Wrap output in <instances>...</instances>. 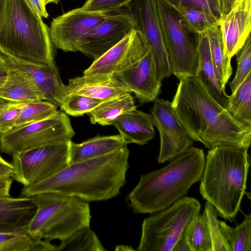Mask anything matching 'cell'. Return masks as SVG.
I'll use <instances>...</instances> for the list:
<instances>
[{
	"mask_svg": "<svg viewBox=\"0 0 251 251\" xmlns=\"http://www.w3.org/2000/svg\"><path fill=\"white\" fill-rule=\"evenodd\" d=\"M156 4L172 74L179 80L196 76L199 58L197 35L184 27L177 13L165 0H156Z\"/></svg>",
	"mask_w": 251,
	"mask_h": 251,
	"instance_id": "cell-8",
	"label": "cell"
},
{
	"mask_svg": "<svg viewBox=\"0 0 251 251\" xmlns=\"http://www.w3.org/2000/svg\"><path fill=\"white\" fill-rule=\"evenodd\" d=\"M27 1L32 9L41 17L47 18L49 17L44 0H27Z\"/></svg>",
	"mask_w": 251,
	"mask_h": 251,
	"instance_id": "cell-41",
	"label": "cell"
},
{
	"mask_svg": "<svg viewBox=\"0 0 251 251\" xmlns=\"http://www.w3.org/2000/svg\"><path fill=\"white\" fill-rule=\"evenodd\" d=\"M57 111V107L47 100H37L24 103L17 119L15 127L44 120Z\"/></svg>",
	"mask_w": 251,
	"mask_h": 251,
	"instance_id": "cell-33",
	"label": "cell"
},
{
	"mask_svg": "<svg viewBox=\"0 0 251 251\" xmlns=\"http://www.w3.org/2000/svg\"><path fill=\"white\" fill-rule=\"evenodd\" d=\"M222 234L231 251H251V215H245L243 222L235 227L218 220Z\"/></svg>",
	"mask_w": 251,
	"mask_h": 251,
	"instance_id": "cell-30",
	"label": "cell"
},
{
	"mask_svg": "<svg viewBox=\"0 0 251 251\" xmlns=\"http://www.w3.org/2000/svg\"><path fill=\"white\" fill-rule=\"evenodd\" d=\"M199 43V64L196 76L198 77L210 96L226 108L229 96L214 66L208 39L205 33L197 35Z\"/></svg>",
	"mask_w": 251,
	"mask_h": 251,
	"instance_id": "cell-23",
	"label": "cell"
},
{
	"mask_svg": "<svg viewBox=\"0 0 251 251\" xmlns=\"http://www.w3.org/2000/svg\"><path fill=\"white\" fill-rule=\"evenodd\" d=\"M3 56L9 66V73L6 80L0 88V98L21 103L45 100L44 95L30 77L13 65L6 55Z\"/></svg>",
	"mask_w": 251,
	"mask_h": 251,
	"instance_id": "cell-22",
	"label": "cell"
},
{
	"mask_svg": "<svg viewBox=\"0 0 251 251\" xmlns=\"http://www.w3.org/2000/svg\"><path fill=\"white\" fill-rule=\"evenodd\" d=\"M75 132L69 117L58 110L40 121L15 127L0 135V151L14 153L39 146L72 140Z\"/></svg>",
	"mask_w": 251,
	"mask_h": 251,
	"instance_id": "cell-9",
	"label": "cell"
},
{
	"mask_svg": "<svg viewBox=\"0 0 251 251\" xmlns=\"http://www.w3.org/2000/svg\"><path fill=\"white\" fill-rule=\"evenodd\" d=\"M60 0H44L46 5L50 3L57 4Z\"/></svg>",
	"mask_w": 251,
	"mask_h": 251,
	"instance_id": "cell-48",
	"label": "cell"
},
{
	"mask_svg": "<svg viewBox=\"0 0 251 251\" xmlns=\"http://www.w3.org/2000/svg\"><path fill=\"white\" fill-rule=\"evenodd\" d=\"M226 109L234 119L251 126V72L229 96Z\"/></svg>",
	"mask_w": 251,
	"mask_h": 251,
	"instance_id": "cell-27",
	"label": "cell"
},
{
	"mask_svg": "<svg viewBox=\"0 0 251 251\" xmlns=\"http://www.w3.org/2000/svg\"><path fill=\"white\" fill-rule=\"evenodd\" d=\"M115 250H121V251H131L134 250L131 247H128L127 246L122 245V246H117L115 248Z\"/></svg>",
	"mask_w": 251,
	"mask_h": 251,
	"instance_id": "cell-46",
	"label": "cell"
},
{
	"mask_svg": "<svg viewBox=\"0 0 251 251\" xmlns=\"http://www.w3.org/2000/svg\"><path fill=\"white\" fill-rule=\"evenodd\" d=\"M151 112L160 136L159 163L172 160L192 146L194 141L180 122L171 102L157 98Z\"/></svg>",
	"mask_w": 251,
	"mask_h": 251,
	"instance_id": "cell-12",
	"label": "cell"
},
{
	"mask_svg": "<svg viewBox=\"0 0 251 251\" xmlns=\"http://www.w3.org/2000/svg\"><path fill=\"white\" fill-rule=\"evenodd\" d=\"M237 62L235 77L229 83L232 93L251 72V37H248L242 48L235 54Z\"/></svg>",
	"mask_w": 251,
	"mask_h": 251,
	"instance_id": "cell-36",
	"label": "cell"
},
{
	"mask_svg": "<svg viewBox=\"0 0 251 251\" xmlns=\"http://www.w3.org/2000/svg\"><path fill=\"white\" fill-rule=\"evenodd\" d=\"M150 49L142 34L133 29L116 45L95 59L83 72V75H112L131 65Z\"/></svg>",
	"mask_w": 251,
	"mask_h": 251,
	"instance_id": "cell-15",
	"label": "cell"
},
{
	"mask_svg": "<svg viewBox=\"0 0 251 251\" xmlns=\"http://www.w3.org/2000/svg\"><path fill=\"white\" fill-rule=\"evenodd\" d=\"M205 158L202 149L192 146L166 166L141 175L127 196L132 210L136 213H154L185 196L200 180Z\"/></svg>",
	"mask_w": 251,
	"mask_h": 251,
	"instance_id": "cell-3",
	"label": "cell"
},
{
	"mask_svg": "<svg viewBox=\"0 0 251 251\" xmlns=\"http://www.w3.org/2000/svg\"></svg>",
	"mask_w": 251,
	"mask_h": 251,
	"instance_id": "cell-49",
	"label": "cell"
},
{
	"mask_svg": "<svg viewBox=\"0 0 251 251\" xmlns=\"http://www.w3.org/2000/svg\"><path fill=\"white\" fill-rule=\"evenodd\" d=\"M172 251H191V249L184 238L176 243Z\"/></svg>",
	"mask_w": 251,
	"mask_h": 251,
	"instance_id": "cell-45",
	"label": "cell"
},
{
	"mask_svg": "<svg viewBox=\"0 0 251 251\" xmlns=\"http://www.w3.org/2000/svg\"><path fill=\"white\" fill-rule=\"evenodd\" d=\"M129 151L126 147L94 158L71 164L50 177L24 186L20 196L56 193L87 202L106 201L120 193L126 182Z\"/></svg>",
	"mask_w": 251,
	"mask_h": 251,
	"instance_id": "cell-2",
	"label": "cell"
},
{
	"mask_svg": "<svg viewBox=\"0 0 251 251\" xmlns=\"http://www.w3.org/2000/svg\"><path fill=\"white\" fill-rule=\"evenodd\" d=\"M134 27L133 20L123 10L109 13L100 24L80 38L75 51H80L95 60L121 41Z\"/></svg>",
	"mask_w": 251,
	"mask_h": 251,
	"instance_id": "cell-13",
	"label": "cell"
},
{
	"mask_svg": "<svg viewBox=\"0 0 251 251\" xmlns=\"http://www.w3.org/2000/svg\"><path fill=\"white\" fill-rule=\"evenodd\" d=\"M132 0H87L81 7L84 10L102 14L118 12Z\"/></svg>",
	"mask_w": 251,
	"mask_h": 251,
	"instance_id": "cell-37",
	"label": "cell"
},
{
	"mask_svg": "<svg viewBox=\"0 0 251 251\" xmlns=\"http://www.w3.org/2000/svg\"><path fill=\"white\" fill-rule=\"evenodd\" d=\"M102 101L85 96L71 94L64 98L59 107L66 114L77 117L88 114Z\"/></svg>",
	"mask_w": 251,
	"mask_h": 251,
	"instance_id": "cell-34",
	"label": "cell"
},
{
	"mask_svg": "<svg viewBox=\"0 0 251 251\" xmlns=\"http://www.w3.org/2000/svg\"><path fill=\"white\" fill-rule=\"evenodd\" d=\"M112 125L127 144L144 145L155 135L151 114L137 109L120 115Z\"/></svg>",
	"mask_w": 251,
	"mask_h": 251,
	"instance_id": "cell-21",
	"label": "cell"
},
{
	"mask_svg": "<svg viewBox=\"0 0 251 251\" xmlns=\"http://www.w3.org/2000/svg\"><path fill=\"white\" fill-rule=\"evenodd\" d=\"M207 224L210 235L212 251H231L230 248L221 231L218 213L215 207L206 201L204 210Z\"/></svg>",
	"mask_w": 251,
	"mask_h": 251,
	"instance_id": "cell-35",
	"label": "cell"
},
{
	"mask_svg": "<svg viewBox=\"0 0 251 251\" xmlns=\"http://www.w3.org/2000/svg\"><path fill=\"white\" fill-rule=\"evenodd\" d=\"M176 5L195 9L220 18L215 0H165Z\"/></svg>",
	"mask_w": 251,
	"mask_h": 251,
	"instance_id": "cell-39",
	"label": "cell"
},
{
	"mask_svg": "<svg viewBox=\"0 0 251 251\" xmlns=\"http://www.w3.org/2000/svg\"><path fill=\"white\" fill-rule=\"evenodd\" d=\"M113 75L134 94L140 103L154 101L160 94L161 81L157 76L151 49L131 65Z\"/></svg>",
	"mask_w": 251,
	"mask_h": 251,
	"instance_id": "cell-16",
	"label": "cell"
},
{
	"mask_svg": "<svg viewBox=\"0 0 251 251\" xmlns=\"http://www.w3.org/2000/svg\"><path fill=\"white\" fill-rule=\"evenodd\" d=\"M0 54L56 66L49 27L27 0H0Z\"/></svg>",
	"mask_w": 251,
	"mask_h": 251,
	"instance_id": "cell-5",
	"label": "cell"
},
{
	"mask_svg": "<svg viewBox=\"0 0 251 251\" xmlns=\"http://www.w3.org/2000/svg\"><path fill=\"white\" fill-rule=\"evenodd\" d=\"M106 251L95 233L85 226L77 230L61 241L56 251Z\"/></svg>",
	"mask_w": 251,
	"mask_h": 251,
	"instance_id": "cell-31",
	"label": "cell"
},
{
	"mask_svg": "<svg viewBox=\"0 0 251 251\" xmlns=\"http://www.w3.org/2000/svg\"><path fill=\"white\" fill-rule=\"evenodd\" d=\"M165 1L176 11L182 25L191 33L204 34L218 25L219 18L212 14Z\"/></svg>",
	"mask_w": 251,
	"mask_h": 251,
	"instance_id": "cell-28",
	"label": "cell"
},
{
	"mask_svg": "<svg viewBox=\"0 0 251 251\" xmlns=\"http://www.w3.org/2000/svg\"><path fill=\"white\" fill-rule=\"evenodd\" d=\"M67 95L75 94L105 101L118 96L131 93L113 75H83L69 79Z\"/></svg>",
	"mask_w": 251,
	"mask_h": 251,
	"instance_id": "cell-19",
	"label": "cell"
},
{
	"mask_svg": "<svg viewBox=\"0 0 251 251\" xmlns=\"http://www.w3.org/2000/svg\"><path fill=\"white\" fill-rule=\"evenodd\" d=\"M226 56L230 59L251 35V0H236L230 11L219 19Z\"/></svg>",
	"mask_w": 251,
	"mask_h": 251,
	"instance_id": "cell-17",
	"label": "cell"
},
{
	"mask_svg": "<svg viewBox=\"0 0 251 251\" xmlns=\"http://www.w3.org/2000/svg\"><path fill=\"white\" fill-rule=\"evenodd\" d=\"M16 169L12 164L4 159L0 154V178H12L15 179Z\"/></svg>",
	"mask_w": 251,
	"mask_h": 251,
	"instance_id": "cell-40",
	"label": "cell"
},
{
	"mask_svg": "<svg viewBox=\"0 0 251 251\" xmlns=\"http://www.w3.org/2000/svg\"><path fill=\"white\" fill-rule=\"evenodd\" d=\"M30 198L36 211L26 232L34 238L61 241L79 228L90 226L91 215L87 201L52 192Z\"/></svg>",
	"mask_w": 251,
	"mask_h": 251,
	"instance_id": "cell-6",
	"label": "cell"
},
{
	"mask_svg": "<svg viewBox=\"0 0 251 251\" xmlns=\"http://www.w3.org/2000/svg\"><path fill=\"white\" fill-rule=\"evenodd\" d=\"M171 102L194 141L201 142L208 149L227 147L248 150L251 126L234 119L210 96L198 77L180 79Z\"/></svg>",
	"mask_w": 251,
	"mask_h": 251,
	"instance_id": "cell-1",
	"label": "cell"
},
{
	"mask_svg": "<svg viewBox=\"0 0 251 251\" xmlns=\"http://www.w3.org/2000/svg\"><path fill=\"white\" fill-rule=\"evenodd\" d=\"M70 141L47 144L14 153L15 180L27 186L53 176L69 165Z\"/></svg>",
	"mask_w": 251,
	"mask_h": 251,
	"instance_id": "cell-10",
	"label": "cell"
},
{
	"mask_svg": "<svg viewBox=\"0 0 251 251\" xmlns=\"http://www.w3.org/2000/svg\"><path fill=\"white\" fill-rule=\"evenodd\" d=\"M135 109L133 97L126 93L101 102L87 114L93 124L112 125L119 116Z\"/></svg>",
	"mask_w": 251,
	"mask_h": 251,
	"instance_id": "cell-25",
	"label": "cell"
},
{
	"mask_svg": "<svg viewBox=\"0 0 251 251\" xmlns=\"http://www.w3.org/2000/svg\"><path fill=\"white\" fill-rule=\"evenodd\" d=\"M35 211L30 197H0V232H26Z\"/></svg>",
	"mask_w": 251,
	"mask_h": 251,
	"instance_id": "cell-20",
	"label": "cell"
},
{
	"mask_svg": "<svg viewBox=\"0 0 251 251\" xmlns=\"http://www.w3.org/2000/svg\"><path fill=\"white\" fill-rule=\"evenodd\" d=\"M56 248L50 241L26 232H0V251H56Z\"/></svg>",
	"mask_w": 251,
	"mask_h": 251,
	"instance_id": "cell-26",
	"label": "cell"
},
{
	"mask_svg": "<svg viewBox=\"0 0 251 251\" xmlns=\"http://www.w3.org/2000/svg\"><path fill=\"white\" fill-rule=\"evenodd\" d=\"M127 145L120 134L97 136L80 143L71 141L69 164L102 156Z\"/></svg>",
	"mask_w": 251,
	"mask_h": 251,
	"instance_id": "cell-24",
	"label": "cell"
},
{
	"mask_svg": "<svg viewBox=\"0 0 251 251\" xmlns=\"http://www.w3.org/2000/svg\"><path fill=\"white\" fill-rule=\"evenodd\" d=\"M191 251H212V245L205 211L190 224L184 237Z\"/></svg>",
	"mask_w": 251,
	"mask_h": 251,
	"instance_id": "cell-32",
	"label": "cell"
},
{
	"mask_svg": "<svg viewBox=\"0 0 251 251\" xmlns=\"http://www.w3.org/2000/svg\"><path fill=\"white\" fill-rule=\"evenodd\" d=\"M108 15L86 11L80 7L54 18L49 28L52 44L66 52L75 51L80 38L100 24Z\"/></svg>",
	"mask_w": 251,
	"mask_h": 251,
	"instance_id": "cell-14",
	"label": "cell"
},
{
	"mask_svg": "<svg viewBox=\"0 0 251 251\" xmlns=\"http://www.w3.org/2000/svg\"><path fill=\"white\" fill-rule=\"evenodd\" d=\"M250 164L248 150L219 147L208 151L200 192L225 220L232 221L240 210Z\"/></svg>",
	"mask_w": 251,
	"mask_h": 251,
	"instance_id": "cell-4",
	"label": "cell"
},
{
	"mask_svg": "<svg viewBox=\"0 0 251 251\" xmlns=\"http://www.w3.org/2000/svg\"><path fill=\"white\" fill-rule=\"evenodd\" d=\"M9 66L3 54H0V88L7 79Z\"/></svg>",
	"mask_w": 251,
	"mask_h": 251,
	"instance_id": "cell-43",
	"label": "cell"
},
{
	"mask_svg": "<svg viewBox=\"0 0 251 251\" xmlns=\"http://www.w3.org/2000/svg\"><path fill=\"white\" fill-rule=\"evenodd\" d=\"M236 0H215L220 16H223L228 13L232 8Z\"/></svg>",
	"mask_w": 251,
	"mask_h": 251,
	"instance_id": "cell-42",
	"label": "cell"
},
{
	"mask_svg": "<svg viewBox=\"0 0 251 251\" xmlns=\"http://www.w3.org/2000/svg\"><path fill=\"white\" fill-rule=\"evenodd\" d=\"M13 179L12 178H0V197L10 196V190Z\"/></svg>",
	"mask_w": 251,
	"mask_h": 251,
	"instance_id": "cell-44",
	"label": "cell"
},
{
	"mask_svg": "<svg viewBox=\"0 0 251 251\" xmlns=\"http://www.w3.org/2000/svg\"><path fill=\"white\" fill-rule=\"evenodd\" d=\"M201 204L196 199L184 196L167 208L150 214L142 224L137 251H172L185 237L195 217L200 213Z\"/></svg>",
	"mask_w": 251,
	"mask_h": 251,
	"instance_id": "cell-7",
	"label": "cell"
},
{
	"mask_svg": "<svg viewBox=\"0 0 251 251\" xmlns=\"http://www.w3.org/2000/svg\"><path fill=\"white\" fill-rule=\"evenodd\" d=\"M24 103L10 102L0 110V134L15 127L17 119Z\"/></svg>",
	"mask_w": 251,
	"mask_h": 251,
	"instance_id": "cell-38",
	"label": "cell"
},
{
	"mask_svg": "<svg viewBox=\"0 0 251 251\" xmlns=\"http://www.w3.org/2000/svg\"><path fill=\"white\" fill-rule=\"evenodd\" d=\"M208 40L211 59L217 74L224 86L232 74L231 59L226 55L224 44L219 25L205 33Z\"/></svg>",
	"mask_w": 251,
	"mask_h": 251,
	"instance_id": "cell-29",
	"label": "cell"
},
{
	"mask_svg": "<svg viewBox=\"0 0 251 251\" xmlns=\"http://www.w3.org/2000/svg\"><path fill=\"white\" fill-rule=\"evenodd\" d=\"M122 10L131 18L135 24L134 29L142 34L149 44L155 62L158 79L162 81L169 77L172 73L156 0H132Z\"/></svg>",
	"mask_w": 251,
	"mask_h": 251,
	"instance_id": "cell-11",
	"label": "cell"
},
{
	"mask_svg": "<svg viewBox=\"0 0 251 251\" xmlns=\"http://www.w3.org/2000/svg\"><path fill=\"white\" fill-rule=\"evenodd\" d=\"M10 102L12 101H7L0 98V110H1L3 107L6 106Z\"/></svg>",
	"mask_w": 251,
	"mask_h": 251,
	"instance_id": "cell-47",
	"label": "cell"
},
{
	"mask_svg": "<svg viewBox=\"0 0 251 251\" xmlns=\"http://www.w3.org/2000/svg\"><path fill=\"white\" fill-rule=\"evenodd\" d=\"M6 56L13 65L30 77L44 95L45 100L57 107L60 106L67 95V88L66 85L61 80L56 66L37 64Z\"/></svg>",
	"mask_w": 251,
	"mask_h": 251,
	"instance_id": "cell-18",
	"label": "cell"
}]
</instances>
